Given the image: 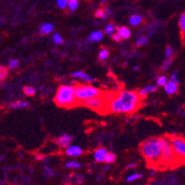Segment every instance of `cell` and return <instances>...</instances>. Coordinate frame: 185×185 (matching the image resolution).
<instances>
[{"mask_svg":"<svg viewBox=\"0 0 185 185\" xmlns=\"http://www.w3.org/2000/svg\"><path fill=\"white\" fill-rule=\"evenodd\" d=\"M107 103L105 113L131 114L139 109L141 100L137 92L123 90L118 94H106Z\"/></svg>","mask_w":185,"mask_h":185,"instance_id":"obj_1","label":"cell"},{"mask_svg":"<svg viewBox=\"0 0 185 185\" xmlns=\"http://www.w3.org/2000/svg\"><path fill=\"white\" fill-rule=\"evenodd\" d=\"M164 137H150L140 144V152L144 159L152 166L160 164Z\"/></svg>","mask_w":185,"mask_h":185,"instance_id":"obj_2","label":"cell"},{"mask_svg":"<svg viewBox=\"0 0 185 185\" xmlns=\"http://www.w3.org/2000/svg\"><path fill=\"white\" fill-rule=\"evenodd\" d=\"M55 104L59 107L71 108L78 105L74 95V87L71 85H60L54 98Z\"/></svg>","mask_w":185,"mask_h":185,"instance_id":"obj_3","label":"cell"},{"mask_svg":"<svg viewBox=\"0 0 185 185\" xmlns=\"http://www.w3.org/2000/svg\"><path fill=\"white\" fill-rule=\"evenodd\" d=\"M73 87H74V95L78 105H82V102H84L85 100L95 96H99L103 94L101 90L89 84L77 83Z\"/></svg>","mask_w":185,"mask_h":185,"instance_id":"obj_4","label":"cell"},{"mask_svg":"<svg viewBox=\"0 0 185 185\" xmlns=\"http://www.w3.org/2000/svg\"><path fill=\"white\" fill-rule=\"evenodd\" d=\"M175 158L181 163L185 162V138L179 135H169L167 136Z\"/></svg>","mask_w":185,"mask_h":185,"instance_id":"obj_5","label":"cell"},{"mask_svg":"<svg viewBox=\"0 0 185 185\" xmlns=\"http://www.w3.org/2000/svg\"><path fill=\"white\" fill-rule=\"evenodd\" d=\"M106 103H107L106 95L102 94L99 96H95V97L85 100L84 102H82L81 105H84V106H86L90 109H93L94 111H96L98 113H105Z\"/></svg>","mask_w":185,"mask_h":185,"instance_id":"obj_6","label":"cell"},{"mask_svg":"<svg viewBox=\"0 0 185 185\" xmlns=\"http://www.w3.org/2000/svg\"><path fill=\"white\" fill-rule=\"evenodd\" d=\"M175 161H176V158H175L170 142L167 137H164L163 138V149H162V155H161L159 166L168 167V166L174 165Z\"/></svg>","mask_w":185,"mask_h":185,"instance_id":"obj_7","label":"cell"},{"mask_svg":"<svg viewBox=\"0 0 185 185\" xmlns=\"http://www.w3.org/2000/svg\"><path fill=\"white\" fill-rule=\"evenodd\" d=\"M72 139H73L72 136H70L69 134H63L56 139V143L61 147H69L71 144Z\"/></svg>","mask_w":185,"mask_h":185,"instance_id":"obj_8","label":"cell"},{"mask_svg":"<svg viewBox=\"0 0 185 185\" xmlns=\"http://www.w3.org/2000/svg\"><path fill=\"white\" fill-rule=\"evenodd\" d=\"M107 150L106 148H105L103 146H100L98 147L97 149L95 150V154H94V157H95V159L96 162H104L105 160V157L107 154Z\"/></svg>","mask_w":185,"mask_h":185,"instance_id":"obj_9","label":"cell"},{"mask_svg":"<svg viewBox=\"0 0 185 185\" xmlns=\"http://www.w3.org/2000/svg\"><path fill=\"white\" fill-rule=\"evenodd\" d=\"M66 154L69 157H79L82 154V150L81 147L77 145H72V146L69 145L66 149Z\"/></svg>","mask_w":185,"mask_h":185,"instance_id":"obj_10","label":"cell"},{"mask_svg":"<svg viewBox=\"0 0 185 185\" xmlns=\"http://www.w3.org/2000/svg\"><path fill=\"white\" fill-rule=\"evenodd\" d=\"M165 87V91L167 95H174L178 92L179 90V85L178 83H175V82H167L164 85Z\"/></svg>","mask_w":185,"mask_h":185,"instance_id":"obj_11","label":"cell"},{"mask_svg":"<svg viewBox=\"0 0 185 185\" xmlns=\"http://www.w3.org/2000/svg\"><path fill=\"white\" fill-rule=\"evenodd\" d=\"M157 90V85H149V86H146V87L143 88L142 90H140L138 95L142 99H144V97H146L147 95H149L150 93H154Z\"/></svg>","mask_w":185,"mask_h":185,"instance_id":"obj_12","label":"cell"},{"mask_svg":"<svg viewBox=\"0 0 185 185\" xmlns=\"http://www.w3.org/2000/svg\"><path fill=\"white\" fill-rule=\"evenodd\" d=\"M71 76L74 77V78H81L82 80H84L85 82H93V81H94V78L90 77L89 75H87L85 72H83L82 70L73 72V73L71 74Z\"/></svg>","mask_w":185,"mask_h":185,"instance_id":"obj_13","label":"cell"},{"mask_svg":"<svg viewBox=\"0 0 185 185\" xmlns=\"http://www.w3.org/2000/svg\"><path fill=\"white\" fill-rule=\"evenodd\" d=\"M118 33L121 35V39H129L131 37V31L127 27H120L118 29Z\"/></svg>","mask_w":185,"mask_h":185,"instance_id":"obj_14","label":"cell"},{"mask_svg":"<svg viewBox=\"0 0 185 185\" xmlns=\"http://www.w3.org/2000/svg\"><path fill=\"white\" fill-rule=\"evenodd\" d=\"M30 105V103L29 102H25V101H16V102H12V103L9 104V108H13V109H16V108H25V107H28Z\"/></svg>","mask_w":185,"mask_h":185,"instance_id":"obj_15","label":"cell"},{"mask_svg":"<svg viewBox=\"0 0 185 185\" xmlns=\"http://www.w3.org/2000/svg\"><path fill=\"white\" fill-rule=\"evenodd\" d=\"M143 21H144V20H143V18L140 15L135 14V15H131L130 17V23L132 26H138V25L142 24Z\"/></svg>","mask_w":185,"mask_h":185,"instance_id":"obj_16","label":"cell"},{"mask_svg":"<svg viewBox=\"0 0 185 185\" xmlns=\"http://www.w3.org/2000/svg\"><path fill=\"white\" fill-rule=\"evenodd\" d=\"M54 30V27L52 24L50 23H45L42 26L41 30H40V33L43 34V35H45V34H49L50 33H52Z\"/></svg>","mask_w":185,"mask_h":185,"instance_id":"obj_17","label":"cell"},{"mask_svg":"<svg viewBox=\"0 0 185 185\" xmlns=\"http://www.w3.org/2000/svg\"><path fill=\"white\" fill-rule=\"evenodd\" d=\"M103 38V33L101 31H95L90 35V41H100Z\"/></svg>","mask_w":185,"mask_h":185,"instance_id":"obj_18","label":"cell"},{"mask_svg":"<svg viewBox=\"0 0 185 185\" xmlns=\"http://www.w3.org/2000/svg\"><path fill=\"white\" fill-rule=\"evenodd\" d=\"M116 161V155L111 153V152H107L105 157V160L104 162L106 163V164H112Z\"/></svg>","mask_w":185,"mask_h":185,"instance_id":"obj_19","label":"cell"},{"mask_svg":"<svg viewBox=\"0 0 185 185\" xmlns=\"http://www.w3.org/2000/svg\"><path fill=\"white\" fill-rule=\"evenodd\" d=\"M179 26L181 29V33L182 34V36L185 35V11L181 15L180 20H179Z\"/></svg>","mask_w":185,"mask_h":185,"instance_id":"obj_20","label":"cell"},{"mask_svg":"<svg viewBox=\"0 0 185 185\" xmlns=\"http://www.w3.org/2000/svg\"><path fill=\"white\" fill-rule=\"evenodd\" d=\"M23 93L27 95V96H33L35 95V89L32 86H24L23 87Z\"/></svg>","mask_w":185,"mask_h":185,"instance_id":"obj_21","label":"cell"},{"mask_svg":"<svg viewBox=\"0 0 185 185\" xmlns=\"http://www.w3.org/2000/svg\"><path fill=\"white\" fill-rule=\"evenodd\" d=\"M8 75V69L5 66H0V82L4 81Z\"/></svg>","mask_w":185,"mask_h":185,"instance_id":"obj_22","label":"cell"},{"mask_svg":"<svg viewBox=\"0 0 185 185\" xmlns=\"http://www.w3.org/2000/svg\"><path fill=\"white\" fill-rule=\"evenodd\" d=\"M78 5H79V0H69L68 1V7L70 11H74L78 8Z\"/></svg>","mask_w":185,"mask_h":185,"instance_id":"obj_23","label":"cell"},{"mask_svg":"<svg viewBox=\"0 0 185 185\" xmlns=\"http://www.w3.org/2000/svg\"><path fill=\"white\" fill-rule=\"evenodd\" d=\"M108 56H109V52H108V50H107V49H105V48H103V49L99 52L98 59H99V60H101V61H104V60H105V59L108 58Z\"/></svg>","mask_w":185,"mask_h":185,"instance_id":"obj_24","label":"cell"},{"mask_svg":"<svg viewBox=\"0 0 185 185\" xmlns=\"http://www.w3.org/2000/svg\"><path fill=\"white\" fill-rule=\"evenodd\" d=\"M106 15H107V13L105 11V9H103V8H98V9L95 11V18H99V19H104V18H105Z\"/></svg>","mask_w":185,"mask_h":185,"instance_id":"obj_25","label":"cell"},{"mask_svg":"<svg viewBox=\"0 0 185 185\" xmlns=\"http://www.w3.org/2000/svg\"><path fill=\"white\" fill-rule=\"evenodd\" d=\"M65 167H69V168H80L82 167V165L80 163H78L77 161H69V162H67L65 164Z\"/></svg>","mask_w":185,"mask_h":185,"instance_id":"obj_26","label":"cell"},{"mask_svg":"<svg viewBox=\"0 0 185 185\" xmlns=\"http://www.w3.org/2000/svg\"><path fill=\"white\" fill-rule=\"evenodd\" d=\"M143 177V175L142 174H140V173H133V174H131V175H130L127 179H126V181L127 182H134V181H136V180H139V179H141Z\"/></svg>","mask_w":185,"mask_h":185,"instance_id":"obj_27","label":"cell"},{"mask_svg":"<svg viewBox=\"0 0 185 185\" xmlns=\"http://www.w3.org/2000/svg\"><path fill=\"white\" fill-rule=\"evenodd\" d=\"M114 30H115V25L113 24V22H109V23L106 25V27H105V33H107V34H113Z\"/></svg>","mask_w":185,"mask_h":185,"instance_id":"obj_28","label":"cell"},{"mask_svg":"<svg viewBox=\"0 0 185 185\" xmlns=\"http://www.w3.org/2000/svg\"><path fill=\"white\" fill-rule=\"evenodd\" d=\"M166 58L167 59H173V49L171 46H167L166 48Z\"/></svg>","mask_w":185,"mask_h":185,"instance_id":"obj_29","label":"cell"},{"mask_svg":"<svg viewBox=\"0 0 185 185\" xmlns=\"http://www.w3.org/2000/svg\"><path fill=\"white\" fill-rule=\"evenodd\" d=\"M19 65V60L16 59H13L9 61V64H8V69H16Z\"/></svg>","mask_w":185,"mask_h":185,"instance_id":"obj_30","label":"cell"},{"mask_svg":"<svg viewBox=\"0 0 185 185\" xmlns=\"http://www.w3.org/2000/svg\"><path fill=\"white\" fill-rule=\"evenodd\" d=\"M53 39H54V43L56 44H63V42H64L63 41V38L60 36L59 33H55Z\"/></svg>","mask_w":185,"mask_h":185,"instance_id":"obj_31","label":"cell"},{"mask_svg":"<svg viewBox=\"0 0 185 185\" xmlns=\"http://www.w3.org/2000/svg\"><path fill=\"white\" fill-rule=\"evenodd\" d=\"M172 59H166V61L164 62V64H163V66H162V68H161L162 71H165V70H167V69L169 68V66L171 65Z\"/></svg>","mask_w":185,"mask_h":185,"instance_id":"obj_32","label":"cell"},{"mask_svg":"<svg viewBox=\"0 0 185 185\" xmlns=\"http://www.w3.org/2000/svg\"><path fill=\"white\" fill-rule=\"evenodd\" d=\"M68 1L69 0H57V4H58L59 8L65 9L68 7Z\"/></svg>","mask_w":185,"mask_h":185,"instance_id":"obj_33","label":"cell"},{"mask_svg":"<svg viewBox=\"0 0 185 185\" xmlns=\"http://www.w3.org/2000/svg\"><path fill=\"white\" fill-rule=\"evenodd\" d=\"M147 37H145V36H142L141 38H139L138 39V41L136 42V45L137 46H143L144 44H147Z\"/></svg>","mask_w":185,"mask_h":185,"instance_id":"obj_34","label":"cell"},{"mask_svg":"<svg viewBox=\"0 0 185 185\" xmlns=\"http://www.w3.org/2000/svg\"><path fill=\"white\" fill-rule=\"evenodd\" d=\"M167 82V78L166 76H160L157 79V85H159V86H164Z\"/></svg>","mask_w":185,"mask_h":185,"instance_id":"obj_35","label":"cell"},{"mask_svg":"<svg viewBox=\"0 0 185 185\" xmlns=\"http://www.w3.org/2000/svg\"><path fill=\"white\" fill-rule=\"evenodd\" d=\"M170 81H171V82H175V83H178V84H179V80H178V77H177V71H175V72H173V73L171 74Z\"/></svg>","mask_w":185,"mask_h":185,"instance_id":"obj_36","label":"cell"},{"mask_svg":"<svg viewBox=\"0 0 185 185\" xmlns=\"http://www.w3.org/2000/svg\"><path fill=\"white\" fill-rule=\"evenodd\" d=\"M112 39L114 40L115 42H120L121 41V35L117 33H114V34H112Z\"/></svg>","mask_w":185,"mask_h":185,"instance_id":"obj_37","label":"cell"},{"mask_svg":"<svg viewBox=\"0 0 185 185\" xmlns=\"http://www.w3.org/2000/svg\"><path fill=\"white\" fill-rule=\"evenodd\" d=\"M136 167V163H131V164L127 166L128 168H132V167Z\"/></svg>","mask_w":185,"mask_h":185,"instance_id":"obj_38","label":"cell"},{"mask_svg":"<svg viewBox=\"0 0 185 185\" xmlns=\"http://www.w3.org/2000/svg\"><path fill=\"white\" fill-rule=\"evenodd\" d=\"M42 158H44V156H42V155L35 156V159H36V160H42Z\"/></svg>","mask_w":185,"mask_h":185,"instance_id":"obj_39","label":"cell"}]
</instances>
